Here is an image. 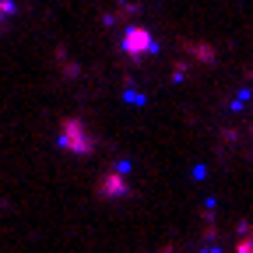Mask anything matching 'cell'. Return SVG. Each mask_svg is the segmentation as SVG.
Instances as JSON below:
<instances>
[{"instance_id":"1","label":"cell","mask_w":253,"mask_h":253,"mask_svg":"<svg viewBox=\"0 0 253 253\" xmlns=\"http://www.w3.org/2000/svg\"><path fill=\"white\" fill-rule=\"evenodd\" d=\"M60 144L67 148V151H91V137L84 134L81 120H67V123H63V130H60Z\"/></svg>"}]
</instances>
